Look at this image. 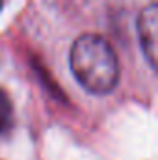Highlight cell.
Returning a JSON list of instances; mask_svg holds the SVG:
<instances>
[{
	"mask_svg": "<svg viewBox=\"0 0 158 160\" xmlns=\"http://www.w3.org/2000/svg\"><path fill=\"white\" fill-rule=\"evenodd\" d=\"M69 63L75 78L95 95L110 93L119 80L117 54L110 41L97 34H84L73 43Z\"/></svg>",
	"mask_w": 158,
	"mask_h": 160,
	"instance_id": "1",
	"label": "cell"
},
{
	"mask_svg": "<svg viewBox=\"0 0 158 160\" xmlns=\"http://www.w3.org/2000/svg\"><path fill=\"white\" fill-rule=\"evenodd\" d=\"M0 9H2V0H0Z\"/></svg>",
	"mask_w": 158,
	"mask_h": 160,
	"instance_id": "4",
	"label": "cell"
},
{
	"mask_svg": "<svg viewBox=\"0 0 158 160\" xmlns=\"http://www.w3.org/2000/svg\"><path fill=\"white\" fill-rule=\"evenodd\" d=\"M13 125V106L9 95L0 88V136L7 134Z\"/></svg>",
	"mask_w": 158,
	"mask_h": 160,
	"instance_id": "3",
	"label": "cell"
},
{
	"mask_svg": "<svg viewBox=\"0 0 158 160\" xmlns=\"http://www.w3.org/2000/svg\"><path fill=\"white\" fill-rule=\"evenodd\" d=\"M156 4H149L138 17V38L151 67L156 65Z\"/></svg>",
	"mask_w": 158,
	"mask_h": 160,
	"instance_id": "2",
	"label": "cell"
}]
</instances>
